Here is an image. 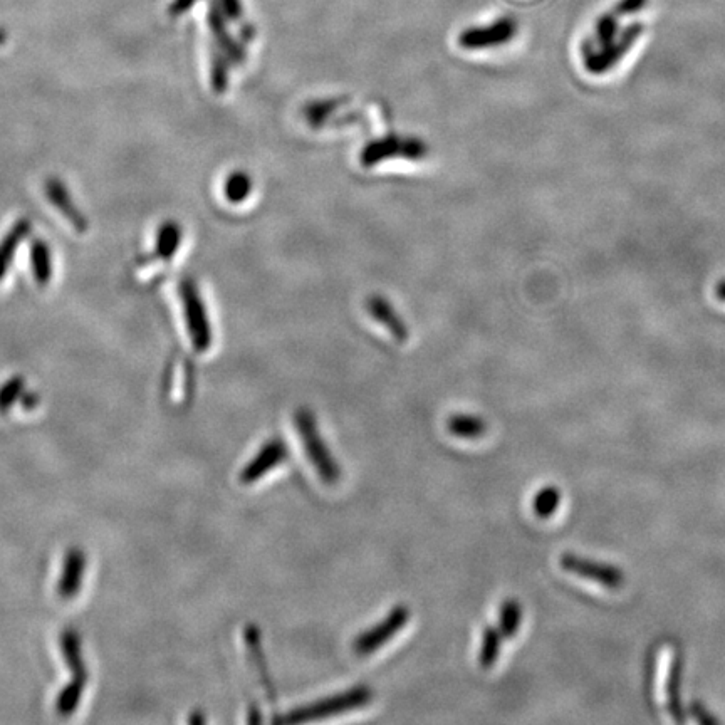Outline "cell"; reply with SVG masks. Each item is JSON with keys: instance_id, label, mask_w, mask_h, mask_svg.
<instances>
[{"instance_id": "7402d4cb", "label": "cell", "mask_w": 725, "mask_h": 725, "mask_svg": "<svg viewBox=\"0 0 725 725\" xmlns=\"http://www.w3.org/2000/svg\"><path fill=\"white\" fill-rule=\"evenodd\" d=\"M561 502V492L558 487H544L534 496L533 511L539 519H548L554 516V512Z\"/></svg>"}, {"instance_id": "6da1fadb", "label": "cell", "mask_w": 725, "mask_h": 725, "mask_svg": "<svg viewBox=\"0 0 725 725\" xmlns=\"http://www.w3.org/2000/svg\"><path fill=\"white\" fill-rule=\"evenodd\" d=\"M294 423H296L299 437L303 442L304 452L308 455V460L313 464L319 479L326 482L328 486H333L341 477L340 464L334 460L331 450L321 437L313 413L306 408H301L294 417Z\"/></svg>"}, {"instance_id": "3957f363", "label": "cell", "mask_w": 725, "mask_h": 725, "mask_svg": "<svg viewBox=\"0 0 725 725\" xmlns=\"http://www.w3.org/2000/svg\"><path fill=\"white\" fill-rule=\"evenodd\" d=\"M182 296L183 313L187 319V329L190 333V340L195 350H209L212 345V329H210L209 316L205 311L204 299L200 296L199 289L192 279H185L180 286Z\"/></svg>"}, {"instance_id": "9a60e30c", "label": "cell", "mask_w": 725, "mask_h": 725, "mask_svg": "<svg viewBox=\"0 0 725 725\" xmlns=\"http://www.w3.org/2000/svg\"><path fill=\"white\" fill-rule=\"evenodd\" d=\"M447 430L457 439L475 440L487 432V423L475 415L457 413L447 420Z\"/></svg>"}, {"instance_id": "d6986e66", "label": "cell", "mask_w": 725, "mask_h": 725, "mask_svg": "<svg viewBox=\"0 0 725 725\" xmlns=\"http://www.w3.org/2000/svg\"><path fill=\"white\" fill-rule=\"evenodd\" d=\"M224 193L225 199L229 200L230 204H242L252 193V178L249 177V173L240 170L230 173L229 177L225 178Z\"/></svg>"}, {"instance_id": "4fadbf2b", "label": "cell", "mask_w": 725, "mask_h": 725, "mask_svg": "<svg viewBox=\"0 0 725 725\" xmlns=\"http://www.w3.org/2000/svg\"><path fill=\"white\" fill-rule=\"evenodd\" d=\"M368 313L376 319L381 326H385L398 341H407V326L400 321L392 306L386 303L385 299L375 296L368 301Z\"/></svg>"}, {"instance_id": "ffe728a7", "label": "cell", "mask_w": 725, "mask_h": 725, "mask_svg": "<svg viewBox=\"0 0 725 725\" xmlns=\"http://www.w3.org/2000/svg\"><path fill=\"white\" fill-rule=\"evenodd\" d=\"M522 621V608L519 601L514 598L504 601L501 606V613H499V630H501L502 637L514 638L519 632V626Z\"/></svg>"}, {"instance_id": "8992f818", "label": "cell", "mask_w": 725, "mask_h": 725, "mask_svg": "<svg viewBox=\"0 0 725 725\" xmlns=\"http://www.w3.org/2000/svg\"><path fill=\"white\" fill-rule=\"evenodd\" d=\"M287 457H289V449L284 440L279 437L267 440L266 444L262 445L261 450L257 452L256 457L240 472V482L251 486L257 480H261L264 475L269 474L271 470L284 464Z\"/></svg>"}, {"instance_id": "8fae6325", "label": "cell", "mask_w": 725, "mask_h": 725, "mask_svg": "<svg viewBox=\"0 0 725 725\" xmlns=\"http://www.w3.org/2000/svg\"><path fill=\"white\" fill-rule=\"evenodd\" d=\"M86 558L78 549H71L64 558L63 573L59 579L58 593L63 600H71L78 595L79 588L83 586Z\"/></svg>"}, {"instance_id": "ac0fdd59", "label": "cell", "mask_w": 725, "mask_h": 725, "mask_svg": "<svg viewBox=\"0 0 725 725\" xmlns=\"http://www.w3.org/2000/svg\"><path fill=\"white\" fill-rule=\"evenodd\" d=\"M502 633L497 626H487L482 633V645L479 650V665L491 668L499 660L502 647Z\"/></svg>"}, {"instance_id": "52a82bcc", "label": "cell", "mask_w": 725, "mask_h": 725, "mask_svg": "<svg viewBox=\"0 0 725 725\" xmlns=\"http://www.w3.org/2000/svg\"><path fill=\"white\" fill-rule=\"evenodd\" d=\"M640 32H642V27H630V29H626L621 34L620 39H616V41L611 42L606 47H601L598 53H595V51H585L586 69L593 74H603L606 71H610L625 56L626 51L633 46V42L637 41Z\"/></svg>"}, {"instance_id": "d4e9b609", "label": "cell", "mask_w": 725, "mask_h": 725, "mask_svg": "<svg viewBox=\"0 0 725 725\" xmlns=\"http://www.w3.org/2000/svg\"><path fill=\"white\" fill-rule=\"evenodd\" d=\"M690 710H692V715L699 720L700 724H717V719L705 710L704 705L694 702V704L690 705Z\"/></svg>"}, {"instance_id": "83f0119b", "label": "cell", "mask_w": 725, "mask_h": 725, "mask_svg": "<svg viewBox=\"0 0 725 725\" xmlns=\"http://www.w3.org/2000/svg\"><path fill=\"white\" fill-rule=\"evenodd\" d=\"M7 41V32L4 29H0V46H4Z\"/></svg>"}, {"instance_id": "7a4b0ae2", "label": "cell", "mask_w": 725, "mask_h": 725, "mask_svg": "<svg viewBox=\"0 0 725 725\" xmlns=\"http://www.w3.org/2000/svg\"><path fill=\"white\" fill-rule=\"evenodd\" d=\"M371 699H373V692L368 687H355V689L346 690V692L333 695L328 699L318 700L313 704L291 710V712H287L286 715L276 719V722H279V724H301V722H309V720L328 719L333 715L361 709V707L370 704Z\"/></svg>"}, {"instance_id": "2e32d148", "label": "cell", "mask_w": 725, "mask_h": 725, "mask_svg": "<svg viewBox=\"0 0 725 725\" xmlns=\"http://www.w3.org/2000/svg\"><path fill=\"white\" fill-rule=\"evenodd\" d=\"M32 274L39 286H46L53 276V257L51 249L44 240H34L31 246Z\"/></svg>"}, {"instance_id": "30bf717a", "label": "cell", "mask_w": 725, "mask_h": 725, "mask_svg": "<svg viewBox=\"0 0 725 725\" xmlns=\"http://www.w3.org/2000/svg\"><path fill=\"white\" fill-rule=\"evenodd\" d=\"M46 195L49 202L63 214L64 219L69 220V224L73 225L74 229L78 232L88 230V220L84 219V215L76 209L71 195L58 178L47 180Z\"/></svg>"}, {"instance_id": "484cf974", "label": "cell", "mask_w": 725, "mask_h": 725, "mask_svg": "<svg viewBox=\"0 0 725 725\" xmlns=\"http://www.w3.org/2000/svg\"><path fill=\"white\" fill-rule=\"evenodd\" d=\"M195 2L197 0H173V4L170 6V16H182L183 12L192 9Z\"/></svg>"}, {"instance_id": "5bb4252c", "label": "cell", "mask_w": 725, "mask_h": 725, "mask_svg": "<svg viewBox=\"0 0 725 725\" xmlns=\"http://www.w3.org/2000/svg\"><path fill=\"white\" fill-rule=\"evenodd\" d=\"M680 682H682V658L679 653H675L672 662L668 665L665 692H667L668 709H670L673 719L677 722H684L685 714L682 702H680Z\"/></svg>"}, {"instance_id": "e0dca14e", "label": "cell", "mask_w": 725, "mask_h": 725, "mask_svg": "<svg viewBox=\"0 0 725 725\" xmlns=\"http://www.w3.org/2000/svg\"><path fill=\"white\" fill-rule=\"evenodd\" d=\"M182 242V229L177 222H165L157 234V257L170 261L177 254Z\"/></svg>"}, {"instance_id": "277c9868", "label": "cell", "mask_w": 725, "mask_h": 725, "mask_svg": "<svg viewBox=\"0 0 725 725\" xmlns=\"http://www.w3.org/2000/svg\"><path fill=\"white\" fill-rule=\"evenodd\" d=\"M410 620V610L407 606L400 605L393 608L388 615L380 621L378 625L371 626L366 632L361 633L353 643V650L358 655H370V653L380 650L386 642H390L392 638L397 637V633L407 626Z\"/></svg>"}, {"instance_id": "cb8c5ba5", "label": "cell", "mask_w": 725, "mask_h": 725, "mask_svg": "<svg viewBox=\"0 0 725 725\" xmlns=\"http://www.w3.org/2000/svg\"><path fill=\"white\" fill-rule=\"evenodd\" d=\"M220 11L224 12L225 17H229L230 21H237L242 17V7L239 0H219Z\"/></svg>"}, {"instance_id": "9c48e42d", "label": "cell", "mask_w": 725, "mask_h": 725, "mask_svg": "<svg viewBox=\"0 0 725 725\" xmlns=\"http://www.w3.org/2000/svg\"><path fill=\"white\" fill-rule=\"evenodd\" d=\"M425 145L418 140H398V138H385L375 141L361 153V165L371 167L380 163L383 158L395 157L397 153L407 158H420L425 155Z\"/></svg>"}, {"instance_id": "ba28073f", "label": "cell", "mask_w": 725, "mask_h": 725, "mask_svg": "<svg viewBox=\"0 0 725 725\" xmlns=\"http://www.w3.org/2000/svg\"><path fill=\"white\" fill-rule=\"evenodd\" d=\"M516 32V22L512 19H501L491 26L467 29L460 34L459 44L464 49H489L511 41Z\"/></svg>"}, {"instance_id": "4316f807", "label": "cell", "mask_w": 725, "mask_h": 725, "mask_svg": "<svg viewBox=\"0 0 725 725\" xmlns=\"http://www.w3.org/2000/svg\"><path fill=\"white\" fill-rule=\"evenodd\" d=\"M715 294H717L719 301L725 303V281H720L719 286L715 287Z\"/></svg>"}, {"instance_id": "5b68a950", "label": "cell", "mask_w": 725, "mask_h": 725, "mask_svg": "<svg viewBox=\"0 0 725 725\" xmlns=\"http://www.w3.org/2000/svg\"><path fill=\"white\" fill-rule=\"evenodd\" d=\"M559 564L564 571L571 574H578L586 579H593L596 583L610 588V590H618L625 585V573L620 568L610 566V564L598 563L591 559L581 558L576 554H563L559 558Z\"/></svg>"}, {"instance_id": "7c38bea8", "label": "cell", "mask_w": 725, "mask_h": 725, "mask_svg": "<svg viewBox=\"0 0 725 725\" xmlns=\"http://www.w3.org/2000/svg\"><path fill=\"white\" fill-rule=\"evenodd\" d=\"M246 643L247 652H249V657H251L252 665L256 668L262 687L266 690L267 697L274 702V699H276V690H274V685H272L271 675L267 672V662L261 647V633H259L257 626H247Z\"/></svg>"}, {"instance_id": "603a6c76", "label": "cell", "mask_w": 725, "mask_h": 725, "mask_svg": "<svg viewBox=\"0 0 725 725\" xmlns=\"http://www.w3.org/2000/svg\"><path fill=\"white\" fill-rule=\"evenodd\" d=\"M22 390H24V380L19 376L7 381L6 385L0 388V412H7L11 408L17 398L21 397Z\"/></svg>"}, {"instance_id": "44dd1931", "label": "cell", "mask_w": 725, "mask_h": 725, "mask_svg": "<svg viewBox=\"0 0 725 725\" xmlns=\"http://www.w3.org/2000/svg\"><path fill=\"white\" fill-rule=\"evenodd\" d=\"M29 234V222H19V224L11 230V234L7 235L4 242L0 244V279L7 272V267L11 264L12 256L16 252L17 247L21 244V240Z\"/></svg>"}]
</instances>
